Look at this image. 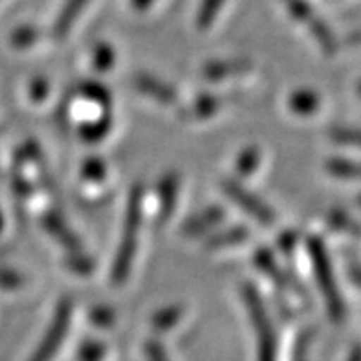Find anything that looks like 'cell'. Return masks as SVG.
I'll use <instances>...</instances> for the list:
<instances>
[{"label":"cell","instance_id":"obj_27","mask_svg":"<svg viewBox=\"0 0 361 361\" xmlns=\"http://www.w3.org/2000/svg\"><path fill=\"white\" fill-rule=\"evenodd\" d=\"M312 336L314 334L312 332H306L302 338L299 339V343H297V350H295L293 357H302L306 354V350H308V345H310V339H312Z\"/></svg>","mask_w":361,"mask_h":361},{"label":"cell","instance_id":"obj_6","mask_svg":"<svg viewBox=\"0 0 361 361\" xmlns=\"http://www.w3.org/2000/svg\"><path fill=\"white\" fill-rule=\"evenodd\" d=\"M224 190L240 209L247 210L249 214L255 219H258L260 224H273L275 221L273 210L264 201L258 200L257 195L238 185L236 180H224Z\"/></svg>","mask_w":361,"mask_h":361},{"label":"cell","instance_id":"obj_14","mask_svg":"<svg viewBox=\"0 0 361 361\" xmlns=\"http://www.w3.org/2000/svg\"><path fill=\"white\" fill-rule=\"evenodd\" d=\"M249 240V233L243 227H233L228 231H224V233L216 234L209 240V247L210 249H224V247H233V245H238V243L245 242Z\"/></svg>","mask_w":361,"mask_h":361},{"label":"cell","instance_id":"obj_20","mask_svg":"<svg viewBox=\"0 0 361 361\" xmlns=\"http://www.w3.org/2000/svg\"><path fill=\"white\" fill-rule=\"evenodd\" d=\"M332 138L339 144L361 147V129H334Z\"/></svg>","mask_w":361,"mask_h":361},{"label":"cell","instance_id":"obj_1","mask_svg":"<svg viewBox=\"0 0 361 361\" xmlns=\"http://www.w3.org/2000/svg\"><path fill=\"white\" fill-rule=\"evenodd\" d=\"M140 221H142V192H140V188H135L133 194H131V200H129L124 234H122V240H120V247L116 251L113 273H111L116 284H122L128 279L131 266H133Z\"/></svg>","mask_w":361,"mask_h":361},{"label":"cell","instance_id":"obj_16","mask_svg":"<svg viewBox=\"0 0 361 361\" xmlns=\"http://www.w3.org/2000/svg\"><path fill=\"white\" fill-rule=\"evenodd\" d=\"M290 105L295 113L310 114L317 109L319 98L315 92H310V90H299V92H295V94L291 96Z\"/></svg>","mask_w":361,"mask_h":361},{"label":"cell","instance_id":"obj_23","mask_svg":"<svg viewBox=\"0 0 361 361\" xmlns=\"http://www.w3.org/2000/svg\"><path fill=\"white\" fill-rule=\"evenodd\" d=\"M105 348L102 347L100 343H87V345H83L80 350V357H83V360H98V357L104 356Z\"/></svg>","mask_w":361,"mask_h":361},{"label":"cell","instance_id":"obj_22","mask_svg":"<svg viewBox=\"0 0 361 361\" xmlns=\"http://www.w3.org/2000/svg\"><path fill=\"white\" fill-rule=\"evenodd\" d=\"M330 224L336 225L338 228H343V231H348V233H354V234L361 233L357 224H354L350 218H347V216L341 214V212H332V214H330Z\"/></svg>","mask_w":361,"mask_h":361},{"label":"cell","instance_id":"obj_31","mask_svg":"<svg viewBox=\"0 0 361 361\" xmlns=\"http://www.w3.org/2000/svg\"><path fill=\"white\" fill-rule=\"evenodd\" d=\"M133 2L138 10H144V8H147V6H149V2H152V0H133Z\"/></svg>","mask_w":361,"mask_h":361},{"label":"cell","instance_id":"obj_26","mask_svg":"<svg viewBox=\"0 0 361 361\" xmlns=\"http://www.w3.org/2000/svg\"><path fill=\"white\" fill-rule=\"evenodd\" d=\"M34 39H35L34 32H32L30 28H24V30H19V32L13 35V43L19 44V47H28Z\"/></svg>","mask_w":361,"mask_h":361},{"label":"cell","instance_id":"obj_4","mask_svg":"<svg viewBox=\"0 0 361 361\" xmlns=\"http://www.w3.org/2000/svg\"><path fill=\"white\" fill-rule=\"evenodd\" d=\"M288 8H290V11L293 13V17H297L299 20L308 24L310 32H312V35L315 37V41L321 44L324 54L334 56L336 50H338L336 37H334V34L326 26V23H324L323 19H319L317 15L314 13V10L310 8L308 2H305V0H288Z\"/></svg>","mask_w":361,"mask_h":361},{"label":"cell","instance_id":"obj_7","mask_svg":"<svg viewBox=\"0 0 361 361\" xmlns=\"http://www.w3.org/2000/svg\"><path fill=\"white\" fill-rule=\"evenodd\" d=\"M135 87L140 92H144V94H147L149 98H153V100L162 105H171L177 102V96L171 87H168L162 81L155 80V78L146 76V74H140V76L135 78Z\"/></svg>","mask_w":361,"mask_h":361},{"label":"cell","instance_id":"obj_17","mask_svg":"<svg viewBox=\"0 0 361 361\" xmlns=\"http://www.w3.org/2000/svg\"><path fill=\"white\" fill-rule=\"evenodd\" d=\"M221 6H224V0H203L201 2L200 13H197V28H210L216 17H218Z\"/></svg>","mask_w":361,"mask_h":361},{"label":"cell","instance_id":"obj_10","mask_svg":"<svg viewBox=\"0 0 361 361\" xmlns=\"http://www.w3.org/2000/svg\"><path fill=\"white\" fill-rule=\"evenodd\" d=\"M245 71H249V63L242 61V59H233V61H216V63H210L209 67L204 68V76L212 81H218V80H227V78L236 76V74H243Z\"/></svg>","mask_w":361,"mask_h":361},{"label":"cell","instance_id":"obj_30","mask_svg":"<svg viewBox=\"0 0 361 361\" xmlns=\"http://www.w3.org/2000/svg\"><path fill=\"white\" fill-rule=\"evenodd\" d=\"M350 360H361V347L360 345H357V347H354V350L350 352Z\"/></svg>","mask_w":361,"mask_h":361},{"label":"cell","instance_id":"obj_19","mask_svg":"<svg viewBox=\"0 0 361 361\" xmlns=\"http://www.w3.org/2000/svg\"><path fill=\"white\" fill-rule=\"evenodd\" d=\"M258 162H260V153H258V149L257 147H249L247 152L242 153V157L238 161V170L243 176H249V173L257 170Z\"/></svg>","mask_w":361,"mask_h":361},{"label":"cell","instance_id":"obj_3","mask_svg":"<svg viewBox=\"0 0 361 361\" xmlns=\"http://www.w3.org/2000/svg\"><path fill=\"white\" fill-rule=\"evenodd\" d=\"M243 299L247 305L249 314H251V323L258 338V356L262 360H271L276 354V334L273 323H271L269 314L266 306L262 302L260 295L252 286H247L243 290Z\"/></svg>","mask_w":361,"mask_h":361},{"label":"cell","instance_id":"obj_9","mask_svg":"<svg viewBox=\"0 0 361 361\" xmlns=\"http://www.w3.org/2000/svg\"><path fill=\"white\" fill-rule=\"evenodd\" d=\"M177 190H179V180L177 176H166L161 180L159 186V195H161V207H159V219L164 224L170 218L171 210L176 207Z\"/></svg>","mask_w":361,"mask_h":361},{"label":"cell","instance_id":"obj_32","mask_svg":"<svg viewBox=\"0 0 361 361\" xmlns=\"http://www.w3.org/2000/svg\"><path fill=\"white\" fill-rule=\"evenodd\" d=\"M357 92H360V96H361V81H360V85H357Z\"/></svg>","mask_w":361,"mask_h":361},{"label":"cell","instance_id":"obj_24","mask_svg":"<svg viewBox=\"0 0 361 361\" xmlns=\"http://www.w3.org/2000/svg\"><path fill=\"white\" fill-rule=\"evenodd\" d=\"M85 177L90 180H100L105 176V168L100 161H89L85 164Z\"/></svg>","mask_w":361,"mask_h":361},{"label":"cell","instance_id":"obj_29","mask_svg":"<svg viewBox=\"0 0 361 361\" xmlns=\"http://www.w3.org/2000/svg\"><path fill=\"white\" fill-rule=\"evenodd\" d=\"M348 273H350L352 282L361 288V266H357V264H352V266L348 267Z\"/></svg>","mask_w":361,"mask_h":361},{"label":"cell","instance_id":"obj_21","mask_svg":"<svg viewBox=\"0 0 361 361\" xmlns=\"http://www.w3.org/2000/svg\"><path fill=\"white\" fill-rule=\"evenodd\" d=\"M113 61H114L113 50H111L109 47L102 44V47L98 48V50H96V54H94L96 68H100V71H107V68L113 65Z\"/></svg>","mask_w":361,"mask_h":361},{"label":"cell","instance_id":"obj_13","mask_svg":"<svg viewBox=\"0 0 361 361\" xmlns=\"http://www.w3.org/2000/svg\"><path fill=\"white\" fill-rule=\"evenodd\" d=\"M219 105H221V100L218 96H201L185 111V116L190 120H203L210 114L218 113Z\"/></svg>","mask_w":361,"mask_h":361},{"label":"cell","instance_id":"obj_18","mask_svg":"<svg viewBox=\"0 0 361 361\" xmlns=\"http://www.w3.org/2000/svg\"><path fill=\"white\" fill-rule=\"evenodd\" d=\"M183 314V308L180 306H168V308L161 310L155 317H153V326L157 330H168L173 324H177V321L180 319Z\"/></svg>","mask_w":361,"mask_h":361},{"label":"cell","instance_id":"obj_8","mask_svg":"<svg viewBox=\"0 0 361 361\" xmlns=\"http://www.w3.org/2000/svg\"><path fill=\"white\" fill-rule=\"evenodd\" d=\"M225 218L224 209L219 207H209L207 210H203L201 214L194 216L192 219H188L185 225H183V233L186 236H200V234L207 233L212 227H218Z\"/></svg>","mask_w":361,"mask_h":361},{"label":"cell","instance_id":"obj_25","mask_svg":"<svg viewBox=\"0 0 361 361\" xmlns=\"http://www.w3.org/2000/svg\"><path fill=\"white\" fill-rule=\"evenodd\" d=\"M144 352H146V356L152 357V360H162V357H166V352L162 350V347L157 341H147L146 347H144Z\"/></svg>","mask_w":361,"mask_h":361},{"label":"cell","instance_id":"obj_33","mask_svg":"<svg viewBox=\"0 0 361 361\" xmlns=\"http://www.w3.org/2000/svg\"><path fill=\"white\" fill-rule=\"evenodd\" d=\"M357 204H360V207H361V195H360V200H357Z\"/></svg>","mask_w":361,"mask_h":361},{"label":"cell","instance_id":"obj_12","mask_svg":"<svg viewBox=\"0 0 361 361\" xmlns=\"http://www.w3.org/2000/svg\"><path fill=\"white\" fill-rule=\"evenodd\" d=\"M44 227H47L48 233L52 234V236H56L57 240H59L65 247L71 249V251H80L81 249L78 238L71 233V228L63 224L57 216L52 214L48 219H44Z\"/></svg>","mask_w":361,"mask_h":361},{"label":"cell","instance_id":"obj_11","mask_svg":"<svg viewBox=\"0 0 361 361\" xmlns=\"http://www.w3.org/2000/svg\"><path fill=\"white\" fill-rule=\"evenodd\" d=\"M89 0H67V4L61 10L59 17H57L56 23V35L57 37H65L68 34V30L72 28L74 20L78 19V15L81 13V10L85 8V4Z\"/></svg>","mask_w":361,"mask_h":361},{"label":"cell","instance_id":"obj_28","mask_svg":"<svg viewBox=\"0 0 361 361\" xmlns=\"http://www.w3.org/2000/svg\"><path fill=\"white\" fill-rule=\"evenodd\" d=\"M32 94H34L35 100H43L44 94H47V83L44 81H35Z\"/></svg>","mask_w":361,"mask_h":361},{"label":"cell","instance_id":"obj_5","mask_svg":"<svg viewBox=\"0 0 361 361\" xmlns=\"http://www.w3.org/2000/svg\"><path fill=\"white\" fill-rule=\"evenodd\" d=\"M72 319V302L71 300H63L61 305L57 306L56 315H54V321L48 328L47 336L39 345L37 352L34 354L35 360H48L52 357L57 352V348L61 347L63 339L67 336V330L71 326Z\"/></svg>","mask_w":361,"mask_h":361},{"label":"cell","instance_id":"obj_2","mask_svg":"<svg viewBox=\"0 0 361 361\" xmlns=\"http://www.w3.org/2000/svg\"><path fill=\"white\" fill-rule=\"evenodd\" d=\"M308 252L312 258V267H314L315 281H317L321 293L326 302L328 314L330 319L336 323H341L345 317V305H343V297L338 290L336 279L332 273V264L328 258V252L324 249V243L319 238H310L308 240Z\"/></svg>","mask_w":361,"mask_h":361},{"label":"cell","instance_id":"obj_15","mask_svg":"<svg viewBox=\"0 0 361 361\" xmlns=\"http://www.w3.org/2000/svg\"><path fill=\"white\" fill-rule=\"evenodd\" d=\"M326 170L341 179H361V162L347 159H332L326 162Z\"/></svg>","mask_w":361,"mask_h":361}]
</instances>
